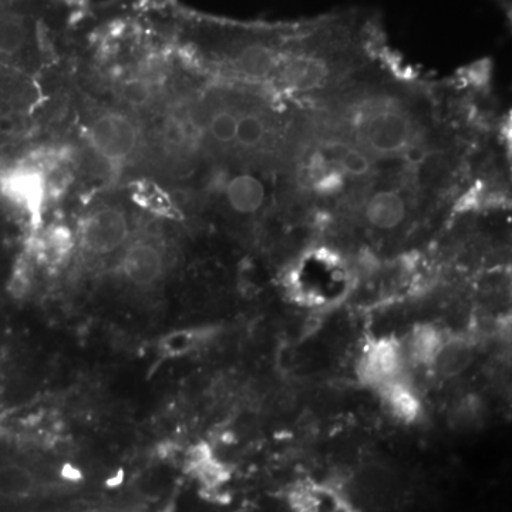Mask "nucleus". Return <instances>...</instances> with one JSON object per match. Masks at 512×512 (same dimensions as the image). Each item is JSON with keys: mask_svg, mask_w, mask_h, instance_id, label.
I'll return each instance as SVG.
<instances>
[{"mask_svg": "<svg viewBox=\"0 0 512 512\" xmlns=\"http://www.w3.org/2000/svg\"><path fill=\"white\" fill-rule=\"evenodd\" d=\"M352 130L356 146L372 158L403 157L413 144L419 143L420 128L403 107L372 103L353 114Z\"/></svg>", "mask_w": 512, "mask_h": 512, "instance_id": "nucleus-1", "label": "nucleus"}, {"mask_svg": "<svg viewBox=\"0 0 512 512\" xmlns=\"http://www.w3.org/2000/svg\"><path fill=\"white\" fill-rule=\"evenodd\" d=\"M94 153L111 167L126 165L140 153V128L127 114L106 111L89 127Z\"/></svg>", "mask_w": 512, "mask_h": 512, "instance_id": "nucleus-2", "label": "nucleus"}, {"mask_svg": "<svg viewBox=\"0 0 512 512\" xmlns=\"http://www.w3.org/2000/svg\"><path fill=\"white\" fill-rule=\"evenodd\" d=\"M130 224L126 212L117 207H101L83 221L82 245L89 254L110 255L126 244Z\"/></svg>", "mask_w": 512, "mask_h": 512, "instance_id": "nucleus-3", "label": "nucleus"}, {"mask_svg": "<svg viewBox=\"0 0 512 512\" xmlns=\"http://www.w3.org/2000/svg\"><path fill=\"white\" fill-rule=\"evenodd\" d=\"M237 140L234 153L254 157L265 154L274 144L275 126L272 117L256 106L237 103Z\"/></svg>", "mask_w": 512, "mask_h": 512, "instance_id": "nucleus-4", "label": "nucleus"}, {"mask_svg": "<svg viewBox=\"0 0 512 512\" xmlns=\"http://www.w3.org/2000/svg\"><path fill=\"white\" fill-rule=\"evenodd\" d=\"M165 259L163 249L156 242L141 239L124 252L121 274L130 284L147 288L163 278Z\"/></svg>", "mask_w": 512, "mask_h": 512, "instance_id": "nucleus-5", "label": "nucleus"}, {"mask_svg": "<svg viewBox=\"0 0 512 512\" xmlns=\"http://www.w3.org/2000/svg\"><path fill=\"white\" fill-rule=\"evenodd\" d=\"M402 370V352L393 340H379L366 350L360 363V376L365 382L386 386L399 379Z\"/></svg>", "mask_w": 512, "mask_h": 512, "instance_id": "nucleus-6", "label": "nucleus"}, {"mask_svg": "<svg viewBox=\"0 0 512 512\" xmlns=\"http://www.w3.org/2000/svg\"><path fill=\"white\" fill-rule=\"evenodd\" d=\"M365 217L370 225L383 231H392L406 218V202L399 192H375L365 201Z\"/></svg>", "mask_w": 512, "mask_h": 512, "instance_id": "nucleus-7", "label": "nucleus"}, {"mask_svg": "<svg viewBox=\"0 0 512 512\" xmlns=\"http://www.w3.org/2000/svg\"><path fill=\"white\" fill-rule=\"evenodd\" d=\"M225 195L232 210L248 215L261 210L266 192L264 184L254 175L238 174L228 181Z\"/></svg>", "mask_w": 512, "mask_h": 512, "instance_id": "nucleus-8", "label": "nucleus"}, {"mask_svg": "<svg viewBox=\"0 0 512 512\" xmlns=\"http://www.w3.org/2000/svg\"><path fill=\"white\" fill-rule=\"evenodd\" d=\"M328 69L322 60L313 57H295L288 60L282 70V80L289 89L308 92L325 82Z\"/></svg>", "mask_w": 512, "mask_h": 512, "instance_id": "nucleus-9", "label": "nucleus"}, {"mask_svg": "<svg viewBox=\"0 0 512 512\" xmlns=\"http://www.w3.org/2000/svg\"><path fill=\"white\" fill-rule=\"evenodd\" d=\"M234 60L239 73L249 79L262 80L271 76L279 69V56L274 49H269L268 43H249Z\"/></svg>", "mask_w": 512, "mask_h": 512, "instance_id": "nucleus-10", "label": "nucleus"}, {"mask_svg": "<svg viewBox=\"0 0 512 512\" xmlns=\"http://www.w3.org/2000/svg\"><path fill=\"white\" fill-rule=\"evenodd\" d=\"M36 487L35 474L19 463H3L0 466V498L22 500L29 497Z\"/></svg>", "mask_w": 512, "mask_h": 512, "instance_id": "nucleus-11", "label": "nucleus"}, {"mask_svg": "<svg viewBox=\"0 0 512 512\" xmlns=\"http://www.w3.org/2000/svg\"><path fill=\"white\" fill-rule=\"evenodd\" d=\"M473 360V348L466 340L453 339L450 342H443L433 365L444 377L460 375L461 372L470 366Z\"/></svg>", "mask_w": 512, "mask_h": 512, "instance_id": "nucleus-12", "label": "nucleus"}, {"mask_svg": "<svg viewBox=\"0 0 512 512\" xmlns=\"http://www.w3.org/2000/svg\"><path fill=\"white\" fill-rule=\"evenodd\" d=\"M383 389L384 396H386L389 406L392 407L394 416L407 421V423L416 420L420 412V403L409 386L397 379L387 383L386 386H383Z\"/></svg>", "mask_w": 512, "mask_h": 512, "instance_id": "nucleus-13", "label": "nucleus"}, {"mask_svg": "<svg viewBox=\"0 0 512 512\" xmlns=\"http://www.w3.org/2000/svg\"><path fill=\"white\" fill-rule=\"evenodd\" d=\"M443 345L439 332L430 326H423L414 332L410 342V353L413 359L424 365H433L437 353Z\"/></svg>", "mask_w": 512, "mask_h": 512, "instance_id": "nucleus-14", "label": "nucleus"}, {"mask_svg": "<svg viewBox=\"0 0 512 512\" xmlns=\"http://www.w3.org/2000/svg\"><path fill=\"white\" fill-rule=\"evenodd\" d=\"M121 97L126 101L128 106L147 107L153 99V89H151L150 83L143 79L128 80L121 87Z\"/></svg>", "mask_w": 512, "mask_h": 512, "instance_id": "nucleus-15", "label": "nucleus"}, {"mask_svg": "<svg viewBox=\"0 0 512 512\" xmlns=\"http://www.w3.org/2000/svg\"><path fill=\"white\" fill-rule=\"evenodd\" d=\"M468 82L476 84V86L484 87L490 77V69H487L485 63L474 64L471 66L470 72H467Z\"/></svg>", "mask_w": 512, "mask_h": 512, "instance_id": "nucleus-16", "label": "nucleus"}]
</instances>
